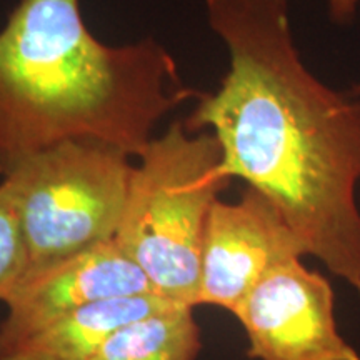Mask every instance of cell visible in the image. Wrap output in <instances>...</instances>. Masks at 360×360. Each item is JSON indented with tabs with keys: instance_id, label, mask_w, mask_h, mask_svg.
Here are the masks:
<instances>
[{
	"instance_id": "2",
	"label": "cell",
	"mask_w": 360,
	"mask_h": 360,
	"mask_svg": "<svg viewBox=\"0 0 360 360\" xmlns=\"http://www.w3.org/2000/svg\"><path fill=\"white\" fill-rule=\"evenodd\" d=\"M187 87L154 39L107 45L80 0H20L0 29V179L64 142H97L139 157Z\"/></svg>"
},
{
	"instance_id": "6",
	"label": "cell",
	"mask_w": 360,
	"mask_h": 360,
	"mask_svg": "<svg viewBox=\"0 0 360 360\" xmlns=\"http://www.w3.org/2000/svg\"><path fill=\"white\" fill-rule=\"evenodd\" d=\"M304 255L300 238L255 188H247L238 202L219 199L205 225L197 305L233 314L270 270Z\"/></svg>"
},
{
	"instance_id": "1",
	"label": "cell",
	"mask_w": 360,
	"mask_h": 360,
	"mask_svg": "<svg viewBox=\"0 0 360 360\" xmlns=\"http://www.w3.org/2000/svg\"><path fill=\"white\" fill-rule=\"evenodd\" d=\"M231 67L184 122L210 129L222 172L262 193L319 259L360 295V102L300 60L287 0H205Z\"/></svg>"
},
{
	"instance_id": "4",
	"label": "cell",
	"mask_w": 360,
	"mask_h": 360,
	"mask_svg": "<svg viewBox=\"0 0 360 360\" xmlns=\"http://www.w3.org/2000/svg\"><path fill=\"white\" fill-rule=\"evenodd\" d=\"M129 159L105 143L64 142L0 179L25 237L27 276L114 240L134 170Z\"/></svg>"
},
{
	"instance_id": "8",
	"label": "cell",
	"mask_w": 360,
	"mask_h": 360,
	"mask_svg": "<svg viewBox=\"0 0 360 360\" xmlns=\"http://www.w3.org/2000/svg\"><path fill=\"white\" fill-rule=\"evenodd\" d=\"M159 294H142L84 305L22 342L2 360H94L114 332L127 323L177 307Z\"/></svg>"
},
{
	"instance_id": "5",
	"label": "cell",
	"mask_w": 360,
	"mask_h": 360,
	"mask_svg": "<svg viewBox=\"0 0 360 360\" xmlns=\"http://www.w3.org/2000/svg\"><path fill=\"white\" fill-rule=\"evenodd\" d=\"M233 315L245 328L250 359L360 360L337 328L330 283L300 259L270 270Z\"/></svg>"
},
{
	"instance_id": "10",
	"label": "cell",
	"mask_w": 360,
	"mask_h": 360,
	"mask_svg": "<svg viewBox=\"0 0 360 360\" xmlns=\"http://www.w3.org/2000/svg\"><path fill=\"white\" fill-rule=\"evenodd\" d=\"M29 270V250L8 191L0 180V300L6 302Z\"/></svg>"
},
{
	"instance_id": "7",
	"label": "cell",
	"mask_w": 360,
	"mask_h": 360,
	"mask_svg": "<svg viewBox=\"0 0 360 360\" xmlns=\"http://www.w3.org/2000/svg\"><path fill=\"white\" fill-rule=\"evenodd\" d=\"M155 294L146 274L114 240L30 274L6 300L0 360L52 322L101 300Z\"/></svg>"
},
{
	"instance_id": "3",
	"label": "cell",
	"mask_w": 360,
	"mask_h": 360,
	"mask_svg": "<svg viewBox=\"0 0 360 360\" xmlns=\"http://www.w3.org/2000/svg\"><path fill=\"white\" fill-rule=\"evenodd\" d=\"M139 159L114 242L155 294L195 307L207 219L231 184L222 148L214 134L174 122Z\"/></svg>"
},
{
	"instance_id": "9",
	"label": "cell",
	"mask_w": 360,
	"mask_h": 360,
	"mask_svg": "<svg viewBox=\"0 0 360 360\" xmlns=\"http://www.w3.org/2000/svg\"><path fill=\"white\" fill-rule=\"evenodd\" d=\"M188 305H177L120 327L94 360H195L200 330Z\"/></svg>"
},
{
	"instance_id": "11",
	"label": "cell",
	"mask_w": 360,
	"mask_h": 360,
	"mask_svg": "<svg viewBox=\"0 0 360 360\" xmlns=\"http://www.w3.org/2000/svg\"><path fill=\"white\" fill-rule=\"evenodd\" d=\"M360 0H327L328 13L335 24H349L355 17Z\"/></svg>"
}]
</instances>
